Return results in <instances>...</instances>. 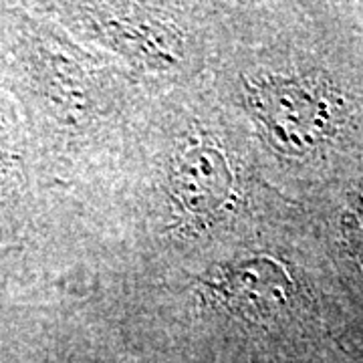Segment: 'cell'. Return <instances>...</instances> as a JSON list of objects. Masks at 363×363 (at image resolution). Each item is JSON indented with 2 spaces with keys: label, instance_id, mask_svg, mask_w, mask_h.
Listing matches in <instances>:
<instances>
[{
  "label": "cell",
  "instance_id": "6da1fadb",
  "mask_svg": "<svg viewBox=\"0 0 363 363\" xmlns=\"http://www.w3.org/2000/svg\"><path fill=\"white\" fill-rule=\"evenodd\" d=\"M172 196L186 218L212 222L236 204V172L216 143L190 140L176 154L169 172Z\"/></svg>",
  "mask_w": 363,
  "mask_h": 363
},
{
  "label": "cell",
  "instance_id": "7a4b0ae2",
  "mask_svg": "<svg viewBox=\"0 0 363 363\" xmlns=\"http://www.w3.org/2000/svg\"><path fill=\"white\" fill-rule=\"evenodd\" d=\"M333 182L337 188L325 212V242L333 252L363 335V150Z\"/></svg>",
  "mask_w": 363,
  "mask_h": 363
},
{
  "label": "cell",
  "instance_id": "3957f363",
  "mask_svg": "<svg viewBox=\"0 0 363 363\" xmlns=\"http://www.w3.org/2000/svg\"><path fill=\"white\" fill-rule=\"evenodd\" d=\"M93 23L116 49L142 59L147 65L169 67L182 52L180 35L176 28L142 11H111L101 6L93 11Z\"/></svg>",
  "mask_w": 363,
  "mask_h": 363
},
{
  "label": "cell",
  "instance_id": "277c9868",
  "mask_svg": "<svg viewBox=\"0 0 363 363\" xmlns=\"http://www.w3.org/2000/svg\"><path fill=\"white\" fill-rule=\"evenodd\" d=\"M6 166H9V154L0 145V168H6Z\"/></svg>",
  "mask_w": 363,
  "mask_h": 363
}]
</instances>
